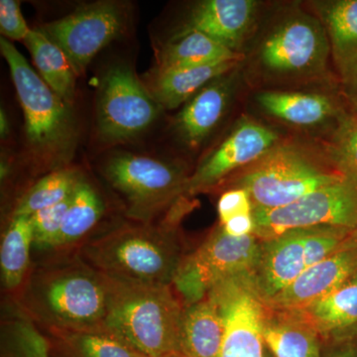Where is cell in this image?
Returning a JSON list of instances; mask_svg holds the SVG:
<instances>
[{"instance_id":"6da1fadb","label":"cell","mask_w":357,"mask_h":357,"mask_svg":"<svg viewBox=\"0 0 357 357\" xmlns=\"http://www.w3.org/2000/svg\"><path fill=\"white\" fill-rule=\"evenodd\" d=\"M18 307L47 330L105 333L109 278L77 252L31 268Z\"/></svg>"},{"instance_id":"7a4b0ae2","label":"cell","mask_w":357,"mask_h":357,"mask_svg":"<svg viewBox=\"0 0 357 357\" xmlns=\"http://www.w3.org/2000/svg\"><path fill=\"white\" fill-rule=\"evenodd\" d=\"M178 206L163 222L122 225L93 237L76 252L89 266L117 280L173 286L185 256Z\"/></svg>"},{"instance_id":"3957f363","label":"cell","mask_w":357,"mask_h":357,"mask_svg":"<svg viewBox=\"0 0 357 357\" xmlns=\"http://www.w3.org/2000/svg\"><path fill=\"white\" fill-rule=\"evenodd\" d=\"M107 278V335L145 357H185L181 340L185 305L174 286Z\"/></svg>"},{"instance_id":"277c9868","label":"cell","mask_w":357,"mask_h":357,"mask_svg":"<svg viewBox=\"0 0 357 357\" xmlns=\"http://www.w3.org/2000/svg\"><path fill=\"white\" fill-rule=\"evenodd\" d=\"M0 49L24 114L32 165L47 174L68 167L79 140L72 105L45 83L8 39L0 38Z\"/></svg>"},{"instance_id":"5b68a950","label":"cell","mask_w":357,"mask_h":357,"mask_svg":"<svg viewBox=\"0 0 357 357\" xmlns=\"http://www.w3.org/2000/svg\"><path fill=\"white\" fill-rule=\"evenodd\" d=\"M344 177L333 164L324 163L307 150L279 142L244 169L231 189L245 190L253 210H271L288 206Z\"/></svg>"},{"instance_id":"8992f818","label":"cell","mask_w":357,"mask_h":357,"mask_svg":"<svg viewBox=\"0 0 357 357\" xmlns=\"http://www.w3.org/2000/svg\"><path fill=\"white\" fill-rule=\"evenodd\" d=\"M102 175L121 197L126 217L142 223L154 222L166 208L184 199L190 177L177 164L130 152L109 156Z\"/></svg>"},{"instance_id":"52a82bcc","label":"cell","mask_w":357,"mask_h":357,"mask_svg":"<svg viewBox=\"0 0 357 357\" xmlns=\"http://www.w3.org/2000/svg\"><path fill=\"white\" fill-rule=\"evenodd\" d=\"M161 107L132 68L115 64L103 73L96 96V133L107 144L131 141L158 119Z\"/></svg>"},{"instance_id":"ba28073f","label":"cell","mask_w":357,"mask_h":357,"mask_svg":"<svg viewBox=\"0 0 357 357\" xmlns=\"http://www.w3.org/2000/svg\"><path fill=\"white\" fill-rule=\"evenodd\" d=\"M261 241L255 234L234 237L222 225L196 251L185 256L173 286L185 306L203 300L218 283L255 270Z\"/></svg>"},{"instance_id":"9c48e42d","label":"cell","mask_w":357,"mask_h":357,"mask_svg":"<svg viewBox=\"0 0 357 357\" xmlns=\"http://www.w3.org/2000/svg\"><path fill=\"white\" fill-rule=\"evenodd\" d=\"M255 236L274 238L294 229L357 227V183L347 177L306 195L281 208L253 210Z\"/></svg>"},{"instance_id":"30bf717a","label":"cell","mask_w":357,"mask_h":357,"mask_svg":"<svg viewBox=\"0 0 357 357\" xmlns=\"http://www.w3.org/2000/svg\"><path fill=\"white\" fill-rule=\"evenodd\" d=\"M129 18L128 4L103 0L79 6L37 29L62 49L81 76L103 48L126 33Z\"/></svg>"},{"instance_id":"8fae6325","label":"cell","mask_w":357,"mask_h":357,"mask_svg":"<svg viewBox=\"0 0 357 357\" xmlns=\"http://www.w3.org/2000/svg\"><path fill=\"white\" fill-rule=\"evenodd\" d=\"M330 50L323 23L297 13L270 30L260 44L258 60L274 76H307L325 68Z\"/></svg>"},{"instance_id":"7c38bea8","label":"cell","mask_w":357,"mask_h":357,"mask_svg":"<svg viewBox=\"0 0 357 357\" xmlns=\"http://www.w3.org/2000/svg\"><path fill=\"white\" fill-rule=\"evenodd\" d=\"M251 273L225 279L206 295L217 303L225 326L220 357H263L266 304Z\"/></svg>"},{"instance_id":"4fadbf2b","label":"cell","mask_w":357,"mask_h":357,"mask_svg":"<svg viewBox=\"0 0 357 357\" xmlns=\"http://www.w3.org/2000/svg\"><path fill=\"white\" fill-rule=\"evenodd\" d=\"M278 143L279 135L273 129L251 119H243L190 174L184 199L210 191L230 174L261 159Z\"/></svg>"},{"instance_id":"5bb4252c","label":"cell","mask_w":357,"mask_h":357,"mask_svg":"<svg viewBox=\"0 0 357 357\" xmlns=\"http://www.w3.org/2000/svg\"><path fill=\"white\" fill-rule=\"evenodd\" d=\"M255 0H203L196 2L175 34L199 32L231 51L239 47L250 32L257 15Z\"/></svg>"},{"instance_id":"9a60e30c","label":"cell","mask_w":357,"mask_h":357,"mask_svg":"<svg viewBox=\"0 0 357 357\" xmlns=\"http://www.w3.org/2000/svg\"><path fill=\"white\" fill-rule=\"evenodd\" d=\"M236 72L211 82L183 105L172 123L173 133L189 149H198L227 114L236 86Z\"/></svg>"},{"instance_id":"2e32d148","label":"cell","mask_w":357,"mask_h":357,"mask_svg":"<svg viewBox=\"0 0 357 357\" xmlns=\"http://www.w3.org/2000/svg\"><path fill=\"white\" fill-rule=\"evenodd\" d=\"M307 229H294L261 241L259 259L252 271L256 290L267 302L293 283L306 269Z\"/></svg>"},{"instance_id":"e0dca14e","label":"cell","mask_w":357,"mask_h":357,"mask_svg":"<svg viewBox=\"0 0 357 357\" xmlns=\"http://www.w3.org/2000/svg\"><path fill=\"white\" fill-rule=\"evenodd\" d=\"M357 273V252L340 248L330 257L306 268L285 290L265 302L268 307L292 311L321 299Z\"/></svg>"},{"instance_id":"ac0fdd59","label":"cell","mask_w":357,"mask_h":357,"mask_svg":"<svg viewBox=\"0 0 357 357\" xmlns=\"http://www.w3.org/2000/svg\"><path fill=\"white\" fill-rule=\"evenodd\" d=\"M241 61L168 70H150L145 86L162 109H175L189 102L213 79L236 70Z\"/></svg>"},{"instance_id":"d6986e66","label":"cell","mask_w":357,"mask_h":357,"mask_svg":"<svg viewBox=\"0 0 357 357\" xmlns=\"http://www.w3.org/2000/svg\"><path fill=\"white\" fill-rule=\"evenodd\" d=\"M292 311L321 337L338 340L357 332V273L321 299Z\"/></svg>"},{"instance_id":"ffe728a7","label":"cell","mask_w":357,"mask_h":357,"mask_svg":"<svg viewBox=\"0 0 357 357\" xmlns=\"http://www.w3.org/2000/svg\"><path fill=\"white\" fill-rule=\"evenodd\" d=\"M263 337L275 357H321V335L297 312L266 305Z\"/></svg>"},{"instance_id":"44dd1931","label":"cell","mask_w":357,"mask_h":357,"mask_svg":"<svg viewBox=\"0 0 357 357\" xmlns=\"http://www.w3.org/2000/svg\"><path fill=\"white\" fill-rule=\"evenodd\" d=\"M243 55L218 43L203 33L192 31L174 34L157 53L151 70H168L199 67L227 61H243Z\"/></svg>"},{"instance_id":"7402d4cb","label":"cell","mask_w":357,"mask_h":357,"mask_svg":"<svg viewBox=\"0 0 357 357\" xmlns=\"http://www.w3.org/2000/svg\"><path fill=\"white\" fill-rule=\"evenodd\" d=\"M105 211L102 195L84 176L73 195L62 229L52 251L59 255L77 251L91 238V232L98 227Z\"/></svg>"},{"instance_id":"603a6c76","label":"cell","mask_w":357,"mask_h":357,"mask_svg":"<svg viewBox=\"0 0 357 357\" xmlns=\"http://www.w3.org/2000/svg\"><path fill=\"white\" fill-rule=\"evenodd\" d=\"M223 335L222 314L210 296L185 306L181 340L185 357H220Z\"/></svg>"},{"instance_id":"cb8c5ba5","label":"cell","mask_w":357,"mask_h":357,"mask_svg":"<svg viewBox=\"0 0 357 357\" xmlns=\"http://www.w3.org/2000/svg\"><path fill=\"white\" fill-rule=\"evenodd\" d=\"M256 100L268 114L297 126H318L335 112L332 100L318 93L268 91Z\"/></svg>"},{"instance_id":"d4e9b609","label":"cell","mask_w":357,"mask_h":357,"mask_svg":"<svg viewBox=\"0 0 357 357\" xmlns=\"http://www.w3.org/2000/svg\"><path fill=\"white\" fill-rule=\"evenodd\" d=\"M23 43L31 54L41 79L63 100L73 105L77 74L62 49L37 28L31 29Z\"/></svg>"},{"instance_id":"484cf974","label":"cell","mask_w":357,"mask_h":357,"mask_svg":"<svg viewBox=\"0 0 357 357\" xmlns=\"http://www.w3.org/2000/svg\"><path fill=\"white\" fill-rule=\"evenodd\" d=\"M331 49L347 74L357 59V0H335L316 4Z\"/></svg>"},{"instance_id":"4316f807","label":"cell","mask_w":357,"mask_h":357,"mask_svg":"<svg viewBox=\"0 0 357 357\" xmlns=\"http://www.w3.org/2000/svg\"><path fill=\"white\" fill-rule=\"evenodd\" d=\"M33 229L29 217L11 218L0 250L2 285L8 292L20 294L31 271Z\"/></svg>"},{"instance_id":"83f0119b","label":"cell","mask_w":357,"mask_h":357,"mask_svg":"<svg viewBox=\"0 0 357 357\" xmlns=\"http://www.w3.org/2000/svg\"><path fill=\"white\" fill-rule=\"evenodd\" d=\"M84 174L75 167H65L39 178L18 201L13 217H30L36 211L44 210L65 201L74 194Z\"/></svg>"},{"instance_id":"f1b7e54d","label":"cell","mask_w":357,"mask_h":357,"mask_svg":"<svg viewBox=\"0 0 357 357\" xmlns=\"http://www.w3.org/2000/svg\"><path fill=\"white\" fill-rule=\"evenodd\" d=\"M52 347L65 357H145L105 333L47 330Z\"/></svg>"},{"instance_id":"f546056e","label":"cell","mask_w":357,"mask_h":357,"mask_svg":"<svg viewBox=\"0 0 357 357\" xmlns=\"http://www.w3.org/2000/svg\"><path fill=\"white\" fill-rule=\"evenodd\" d=\"M2 321L1 357H52L48 337L20 310Z\"/></svg>"},{"instance_id":"4dcf8cb0","label":"cell","mask_w":357,"mask_h":357,"mask_svg":"<svg viewBox=\"0 0 357 357\" xmlns=\"http://www.w3.org/2000/svg\"><path fill=\"white\" fill-rule=\"evenodd\" d=\"M73 195L55 206H49L30 215L33 229V248L40 250L53 249L62 229Z\"/></svg>"},{"instance_id":"1f68e13d","label":"cell","mask_w":357,"mask_h":357,"mask_svg":"<svg viewBox=\"0 0 357 357\" xmlns=\"http://www.w3.org/2000/svg\"><path fill=\"white\" fill-rule=\"evenodd\" d=\"M331 162L345 177L357 183V115L345 119L333 137Z\"/></svg>"},{"instance_id":"d6a6232c","label":"cell","mask_w":357,"mask_h":357,"mask_svg":"<svg viewBox=\"0 0 357 357\" xmlns=\"http://www.w3.org/2000/svg\"><path fill=\"white\" fill-rule=\"evenodd\" d=\"M305 263L306 268L323 261L340 250L351 230L333 227L306 229Z\"/></svg>"},{"instance_id":"836d02e7","label":"cell","mask_w":357,"mask_h":357,"mask_svg":"<svg viewBox=\"0 0 357 357\" xmlns=\"http://www.w3.org/2000/svg\"><path fill=\"white\" fill-rule=\"evenodd\" d=\"M31 28L21 13L20 2L15 0H1L0 1V32L2 37L24 42Z\"/></svg>"},{"instance_id":"e575fe53","label":"cell","mask_w":357,"mask_h":357,"mask_svg":"<svg viewBox=\"0 0 357 357\" xmlns=\"http://www.w3.org/2000/svg\"><path fill=\"white\" fill-rule=\"evenodd\" d=\"M218 213L220 225L239 215H252L253 204L248 192L238 188L223 192L218 199Z\"/></svg>"},{"instance_id":"d590c367","label":"cell","mask_w":357,"mask_h":357,"mask_svg":"<svg viewBox=\"0 0 357 357\" xmlns=\"http://www.w3.org/2000/svg\"><path fill=\"white\" fill-rule=\"evenodd\" d=\"M222 225L223 231L234 237H243L255 234V218L252 215H239Z\"/></svg>"},{"instance_id":"8d00e7d4","label":"cell","mask_w":357,"mask_h":357,"mask_svg":"<svg viewBox=\"0 0 357 357\" xmlns=\"http://www.w3.org/2000/svg\"><path fill=\"white\" fill-rule=\"evenodd\" d=\"M335 340L337 344L326 357H357V332Z\"/></svg>"},{"instance_id":"74e56055","label":"cell","mask_w":357,"mask_h":357,"mask_svg":"<svg viewBox=\"0 0 357 357\" xmlns=\"http://www.w3.org/2000/svg\"><path fill=\"white\" fill-rule=\"evenodd\" d=\"M340 248L351 249V250L357 252V227L349 232V236L345 238Z\"/></svg>"},{"instance_id":"f35d334b","label":"cell","mask_w":357,"mask_h":357,"mask_svg":"<svg viewBox=\"0 0 357 357\" xmlns=\"http://www.w3.org/2000/svg\"><path fill=\"white\" fill-rule=\"evenodd\" d=\"M9 133V122L3 109H0V134L2 138H6Z\"/></svg>"}]
</instances>
